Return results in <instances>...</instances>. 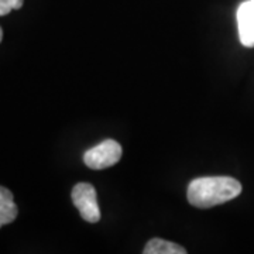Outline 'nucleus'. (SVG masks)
Here are the masks:
<instances>
[{"label": "nucleus", "mask_w": 254, "mask_h": 254, "mask_svg": "<svg viewBox=\"0 0 254 254\" xmlns=\"http://www.w3.org/2000/svg\"><path fill=\"white\" fill-rule=\"evenodd\" d=\"M242 193V184L232 177H202L188 185V202L200 209L213 208Z\"/></svg>", "instance_id": "f257e3e1"}, {"label": "nucleus", "mask_w": 254, "mask_h": 254, "mask_svg": "<svg viewBox=\"0 0 254 254\" xmlns=\"http://www.w3.org/2000/svg\"><path fill=\"white\" fill-rule=\"evenodd\" d=\"M122 158V145L116 140L108 138L89 148L83 154V163L91 170H106L118 164Z\"/></svg>", "instance_id": "f03ea898"}, {"label": "nucleus", "mask_w": 254, "mask_h": 254, "mask_svg": "<svg viewBox=\"0 0 254 254\" xmlns=\"http://www.w3.org/2000/svg\"><path fill=\"white\" fill-rule=\"evenodd\" d=\"M75 208L78 209L83 220L89 223H98L100 220V209L98 203V193L92 184L79 182L71 192Z\"/></svg>", "instance_id": "7ed1b4c3"}, {"label": "nucleus", "mask_w": 254, "mask_h": 254, "mask_svg": "<svg viewBox=\"0 0 254 254\" xmlns=\"http://www.w3.org/2000/svg\"><path fill=\"white\" fill-rule=\"evenodd\" d=\"M237 28L240 43L247 48L254 47V1H243L237 9Z\"/></svg>", "instance_id": "20e7f679"}, {"label": "nucleus", "mask_w": 254, "mask_h": 254, "mask_svg": "<svg viewBox=\"0 0 254 254\" xmlns=\"http://www.w3.org/2000/svg\"><path fill=\"white\" fill-rule=\"evenodd\" d=\"M18 215L17 205L14 203L13 192L0 187V227L14 222Z\"/></svg>", "instance_id": "39448f33"}, {"label": "nucleus", "mask_w": 254, "mask_h": 254, "mask_svg": "<svg viewBox=\"0 0 254 254\" xmlns=\"http://www.w3.org/2000/svg\"><path fill=\"white\" fill-rule=\"evenodd\" d=\"M144 254H187V250L182 246L164 240V239H151L145 245Z\"/></svg>", "instance_id": "423d86ee"}, {"label": "nucleus", "mask_w": 254, "mask_h": 254, "mask_svg": "<svg viewBox=\"0 0 254 254\" xmlns=\"http://www.w3.org/2000/svg\"><path fill=\"white\" fill-rule=\"evenodd\" d=\"M24 0H0V16H6L13 10L23 7Z\"/></svg>", "instance_id": "0eeeda50"}, {"label": "nucleus", "mask_w": 254, "mask_h": 254, "mask_svg": "<svg viewBox=\"0 0 254 254\" xmlns=\"http://www.w3.org/2000/svg\"><path fill=\"white\" fill-rule=\"evenodd\" d=\"M1 40H3V30L0 27V43H1Z\"/></svg>", "instance_id": "6e6552de"}, {"label": "nucleus", "mask_w": 254, "mask_h": 254, "mask_svg": "<svg viewBox=\"0 0 254 254\" xmlns=\"http://www.w3.org/2000/svg\"><path fill=\"white\" fill-rule=\"evenodd\" d=\"M253 1H254V0H253Z\"/></svg>", "instance_id": "1a4fd4ad"}]
</instances>
